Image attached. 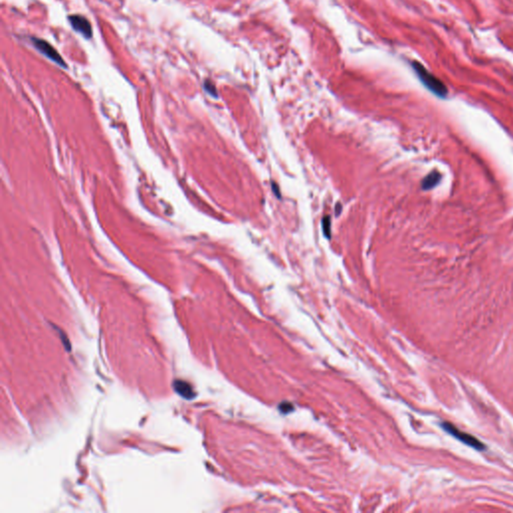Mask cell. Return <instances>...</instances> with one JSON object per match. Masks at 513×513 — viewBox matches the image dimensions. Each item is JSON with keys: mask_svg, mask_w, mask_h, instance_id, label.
Segmentation results:
<instances>
[{"mask_svg": "<svg viewBox=\"0 0 513 513\" xmlns=\"http://www.w3.org/2000/svg\"><path fill=\"white\" fill-rule=\"evenodd\" d=\"M412 66L414 68L416 75L420 79V81L429 89L435 96L439 98H446L448 95V89L446 85L440 80L433 76L431 72H429L421 63L414 61L412 63Z\"/></svg>", "mask_w": 513, "mask_h": 513, "instance_id": "6da1fadb", "label": "cell"}, {"mask_svg": "<svg viewBox=\"0 0 513 513\" xmlns=\"http://www.w3.org/2000/svg\"><path fill=\"white\" fill-rule=\"evenodd\" d=\"M31 42L33 43L34 47L40 52H41L43 56H45L47 59L52 60L53 62H56L57 64H59L60 66L63 67V68L67 67L66 66V62L62 60V58L60 57L59 51L56 50L54 47L50 43H48L47 41L41 40V39H36V38H32L31 39Z\"/></svg>", "mask_w": 513, "mask_h": 513, "instance_id": "7a4b0ae2", "label": "cell"}, {"mask_svg": "<svg viewBox=\"0 0 513 513\" xmlns=\"http://www.w3.org/2000/svg\"><path fill=\"white\" fill-rule=\"evenodd\" d=\"M443 427L444 429L450 433L451 435H453L455 438L459 439L460 441H462L463 443L473 447L475 449L477 450H483L484 449V445L479 441L477 440L475 437L471 436V435L467 434V433H464L460 430H458L457 428H455L452 424H449V423H444L443 424Z\"/></svg>", "mask_w": 513, "mask_h": 513, "instance_id": "3957f363", "label": "cell"}, {"mask_svg": "<svg viewBox=\"0 0 513 513\" xmlns=\"http://www.w3.org/2000/svg\"><path fill=\"white\" fill-rule=\"evenodd\" d=\"M68 20L72 26V28L82 34L85 39H91L93 36V27L90 25V22L86 20L84 16L79 15V14H74L69 15Z\"/></svg>", "mask_w": 513, "mask_h": 513, "instance_id": "277c9868", "label": "cell"}, {"mask_svg": "<svg viewBox=\"0 0 513 513\" xmlns=\"http://www.w3.org/2000/svg\"><path fill=\"white\" fill-rule=\"evenodd\" d=\"M174 386H175L176 391L178 392V394L181 395L182 397H185L187 399L193 398V393H194L193 389L191 388V386L188 383L178 380L175 382Z\"/></svg>", "mask_w": 513, "mask_h": 513, "instance_id": "5b68a950", "label": "cell"}, {"mask_svg": "<svg viewBox=\"0 0 513 513\" xmlns=\"http://www.w3.org/2000/svg\"><path fill=\"white\" fill-rule=\"evenodd\" d=\"M441 178V175L437 172H432L429 174L426 178L422 181V189L423 190H431L433 189L436 185L439 184Z\"/></svg>", "mask_w": 513, "mask_h": 513, "instance_id": "8992f818", "label": "cell"}, {"mask_svg": "<svg viewBox=\"0 0 513 513\" xmlns=\"http://www.w3.org/2000/svg\"><path fill=\"white\" fill-rule=\"evenodd\" d=\"M322 228H323V232H324L325 237H327V239H330L331 237V230H330V228H331V222H330V217L329 216L323 217Z\"/></svg>", "mask_w": 513, "mask_h": 513, "instance_id": "52a82bcc", "label": "cell"}, {"mask_svg": "<svg viewBox=\"0 0 513 513\" xmlns=\"http://www.w3.org/2000/svg\"><path fill=\"white\" fill-rule=\"evenodd\" d=\"M205 88H206V90H207V91H209V94H211V95H213V96H215V97L217 96V95H216V89H215L214 85H213L210 81H206V83H205Z\"/></svg>", "mask_w": 513, "mask_h": 513, "instance_id": "ba28073f", "label": "cell"}, {"mask_svg": "<svg viewBox=\"0 0 513 513\" xmlns=\"http://www.w3.org/2000/svg\"><path fill=\"white\" fill-rule=\"evenodd\" d=\"M272 190H273V192H274L275 196H276L278 198H281L280 189H279V187H278V185H277L276 182H272Z\"/></svg>", "mask_w": 513, "mask_h": 513, "instance_id": "9c48e42d", "label": "cell"}, {"mask_svg": "<svg viewBox=\"0 0 513 513\" xmlns=\"http://www.w3.org/2000/svg\"><path fill=\"white\" fill-rule=\"evenodd\" d=\"M341 211H342V206L340 204H337V206H336V216H339L340 213H341Z\"/></svg>", "mask_w": 513, "mask_h": 513, "instance_id": "30bf717a", "label": "cell"}]
</instances>
